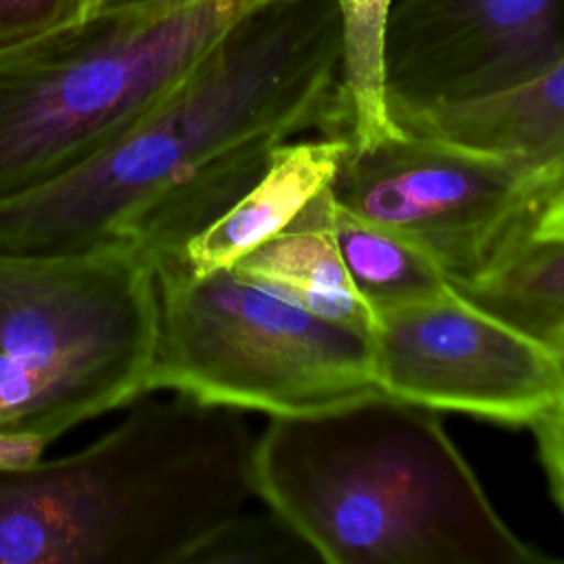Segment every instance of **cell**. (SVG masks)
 Returning a JSON list of instances; mask_svg holds the SVG:
<instances>
[{
    "label": "cell",
    "instance_id": "7",
    "mask_svg": "<svg viewBox=\"0 0 564 564\" xmlns=\"http://www.w3.org/2000/svg\"><path fill=\"white\" fill-rule=\"evenodd\" d=\"M346 212L390 229L463 284L533 231L540 203L505 159L410 130L348 148L330 183Z\"/></svg>",
    "mask_w": 564,
    "mask_h": 564
},
{
    "label": "cell",
    "instance_id": "13",
    "mask_svg": "<svg viewBox=\"0 0 564 564\" xmlns=\"http://www.w3.org/2000/svg\"><path fill=\"white\" fill-rule=\"evenodd\" d=\"M456 289L551 346L564 335V238L527 234Z\"/></svg>",
    "mask_w": 564,
    "mask_h": 564
},
{
    "label": "cell",
    "instance_id": "16",
    "mask_svg": "<svg viewBox=\"0 0 564 564\" xmlns=\"http://www.w3.org/2000/svg\"><path fill=\"white\" fill-rule=\"evenodd\" d=\"M322 562L315 549L273 509L236 513L218 527L187 564H297Z\"/></svg>",
    "mask_w": 564,
    "mask_h": 564
},
{
    "label": "cell",
    "instance_id": "6",
    "mask_svg": "<svg viewBox=\"0 0 564 564\" xmlns=\"http://www.w3.org/2000/svg\"><path fill=\"white\" fill-rule=\"evenodd\" d=\"M156 341V273L137 247L0 256V359L73 425L148 392Z\"/></svg>",
    "mask_w": 564,
    "mask_h": 564
},
{
    "label": "cell",
    "instance_id": "18",
    "mask_svg": "<svg viewBox=\"0 0 564 564\" xmlns=\"http://www.w3.org/2000/svg\"><path fill=\"white\" fill-rule=\"evenodd\" d=\"M542 467L546 471L555 502L564 513V401L544 414L535 425Z\"/></svg>",
    "mask_w": 564,
    "mask_h": 564
},
{
    "label": "cell",
    "instance_id": "9",
    "mask_svg": "<svg viewBox=\"0 0 564 564\" xmlns=\"http://www.w3.org/2000/svg\"><path fill=\"white\" fill-rule=\"evenodd\" d=\"M564 55V0H394L386 95L399 115L513 88Z\"/></svg>",
    "mask_w": 564,
    "mask_h": 564
},
{
    "label": "cell",
    "instance_id": "15",
    "mask_svg": "<svg viewBox=\"0 0 564 564\" xmlns=\"http://www.w3.org/2000/svg\"><path fill=\"white\" fill-rule=\"evenodd\" d=\"M341 62L337 99L352 148H370L401 128L386 95V29L394 0H337Z\"/></svg>",
    "mask_w": 564,
    "mask_h": 564
},
{
    "label": "cell",
    "instance_id": "20",
    "mask_svg": "<svg viewBox=\"0 0 564 564\" xmlns=\"http://www.w3.org/2000/svg\"><path fill=\"white\" fill-rule=\"evenodd\" d=\"M533 238H564V192L551 198L538 214L533 231Z\"/></svg>",
    "mask_w": 564,
    "mask_h": 564
},
{
    "label": "cell",
    "instance_id": "17",
    "mask_svg": "<svg viewBox=\"0 0 564 564\" xmlns=\"http://www.w3.org/2000/svg\"><path fill=\"white\" fill-rule=\"evenodd\" d=\"M82 18V0H0V44Z\"/></svg>",
    "mask_w": 564,
    "mask_h": 564
},
{
    "label": "cell",
    "instance_id": "22",
    "mask_svg": "<svg viewBox=\"0 0 564 564\" xmlns=\"http://www.w3.org/2000/svg\"><path fill=\"white\" fill-rule=\"evenodd\" d=\"M551 352H553V359H555V366H557V372H560V379H562V388H564V335L549 346Z\"/></svg>",
    "mask_w": 564,
    "mask_h": 564
},
{
    "label": "cell",
    "instance_id": "19",
    "mask_svg": "<svg viewBox=\"0 0 564 564\" xmlns=\"http://www.w3.org/2000/svg\"><path fill=\"white\" fill-rule=\"evenodd\" d=\"M46 438L31 432L0 430V469H24L42 458Z\"/></svg>",
    "mask_w": 564,
    "mask_h": 564
},
{
    "label": "cell",
    "instance_id": "4",
    "mask_svg": "<svg viewBox=\"0 0 564 564\" xmlns=\"http://www.w3.org/2000/svg\"><path fill=\"white\" fill-rule=\"evenodd\" d=\"M256 2L97 9L0 44V198L108 145L176 88Z\"/></svg>",
    "mask_w": 564,
    "mask_h": 564
},
{
    "label": "cell",
    "instance_id": "11",
    "mask_svg": "<svg viewBox=\"0 0 564 564\" xmlns=\"http://www.w3.org/2000/svg\"><path fill=\"white\" fill-rule=\"evenodd\" d=\"M348 148L350 139L341 132L284 141L258 181L174 260L192 273L234 267L253 247L289 227L315 194L330 187Z\"/></svg>",
    "mask_w": 564,
    "mask_h": 564
},
{
    "label": "cell",
    "instance_id": "3",
    "mask_svg": "<svg viewBox=\"0 0 564 564\" xmlns=\"http://www.w3.org/2000/svg\"><path fill=\"white\" fill-rule=\"evenodd\" d=\"M253 443L242 410L178 394L0 469V564H187L256 496Z\"/></svg>",
    "mask_w": 564,
    "mask_h": 564
},
{
    "label": "cell",
    "instance_id": "1",
    "mask_svg": "<svg viewBox=\"0 0 564 564\" xmlns=\"http://www.w3.org/2000/svg\"><path fill=\"white\" fill-rule=\"evenodd\" d=\"M337 0H258L189 75L82 163L0 198V256L130 247L165 209H223L284 141L346 132Z\"/></svg>",
    "mask_w": 564,
    "mask_h": 564
},
{
    "label": "cell",
    "instance_id": "8",
    "mask_svg": "<svg viewBox=\"0 0 564 564\" xmlns=\"http://www.w3.org/2000/svg\"><path fill=\"white\" fill-rule=\"evenodd\" d=\"M370 346L377 388L434 412L533 427L564 401L551 348L456 286L375 313Z\"/></svg>",
    "mask_w": 564,
    "mask_h": 564
},
{
    "label": "cell",
    "instance_id": "21",
    "mask_svg": "<svg viewBox=\"0 0 564 564\" xmlns=\"http://www.w3.org/2000/svg\"><path fill=\"white\" fill-rule=\"evenodd\" d=\"M181 0H97V9H134V7H156V4H172Z\"/></svg>",
    "mask_w": 564,
    "mask_h": 564
},
{
    "label": "cell",
    "instance_id": "2",
    "mask_svg": "<svg viewBox=\"0 0 564 564\" xmlns=\"http://www.w3.org/2000/svg\"><path fill=\"white\" fill-rule=\"evenodd\" d=\"M253 489L328 564L546 560L498 516L434 410L383 392L271 416Z\"/></svg>",
    "mask_w": 564,
    "mask_h": 564
},
{
    "label": "cell",
    "instance_id": "5",
    "mask_svg": "<svg viewBox=\"0 0 564 564\" xmlns=\"http://www.w3.org/2000/svg\"><path fill=\"white\" fill-rule=\"evenodd\" d=\"M154 264L159 341L150 390L295 416L381 392L370 330L319 317L236 269Z\"/></svg>",
    "mask_w": 564,
    "mask_h": 564
},
{
    "label": "cell",
    "instance_id": "12",
    "mask_svg": "<svg viewBox=\"0 0 564 564\" xmlns=\"http://www.w3.org/2000/svg\"><path fill=\"white\" fill-rule=\"evenodd\" d=\"M330 187L315 194L289 227L245 253L231 269L297 306L361 330L375 313L352 286L330 229Z\"/></svg>",
    "mask_w": 564,
    "mask_h": 564
},
{
    "label": "cell",
    "instance_id": "10",
    "mask_svg": "<svg viewBox=\"0 0 564 564\" xmlns=\"http://www.w3.org/2000/svg\"><path fill=\"white\" fill-rule=\"evenodd\" d=\"M394 123L505 159L540 209L564 192V55L513 88L399 115Z\"/></svg>",
    "mask_w": 564,
    "mask_h": 564
},
{
    "label": "cell",
    "instance_id": "23",
    "mask_svg": "<svg viewBox=\"0 0 564 564\" xmlns=\"http://www.w3.org/2000/svg\"><path fill=\"white\" fill-rule=\"evenodd\" d=\"M95 7H97V0H82V18L88 15V13H93Z\"/></svg>",
    "mask_w": 564,
    "mask_h": 564
},
{
    "label": "cell",
    "instance_id": "14",
    "mask_svg": "<svg viewBox=\"0 0 564 564\" xmlns=\"http://www.w3.org/2000/svg\"><path fill=\"white\" fill-rule=\"evenodd\" d=\"M330 229L348 278L372 313L438 297L454 289L445 271L419 247L337 203H333Z\"/></svg>",
    "mask_w": 564,
    "mask_h": 564
}]
</instances>
